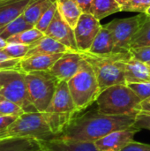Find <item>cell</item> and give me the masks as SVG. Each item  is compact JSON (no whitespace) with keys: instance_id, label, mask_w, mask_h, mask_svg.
I'll return each instance as SVG.
<instances>
[{"instance_id":"cell-43","label":"cell","mask_w":150,"mask_h":151,"mask_svg":"<svg viewBox=\"0 0 150 151\" xmlns=\"http://www.w3.org/2000/svg\"><path fill=\"white\" fill-rule=\"evenodd\" d=\"M145 113H148V112H145ZM149 114H150V113H149Z\"/></svg>"},{"instance_id":"cell-12","label":"cell","mask_w":150,"mask_h":151,"mask_svg":"<svg viewBox=\"0 0 150 151\" xmlns=\"http://www.w3.org/2000/svg\"><path fill=\"white\" fill-rule=\"evenodd\" d=\"M140 130L134 127L117 130L95 142L99 151H120L134 142V135Z\"/></svg>"},{"instance_id":"cell-21","label":"cell","mask_w":150,"mask_h":151,"mask_svg":"<svg viewBox=\"0 0 150 151\" xmlns=\"http://www.w3.org/2000/svg\"><path fill=\"white\" fill-rule=\"evenodd\" d=\"M57 11L63 19L74 29L77 22L83 13L74 0H57Z\"/></svg>"},{"instance_id":"cell-44","label":"cell","mask_w":150,"mask_h":151,"mask_svg":"<svg viewBox=\"0 0 150 151\" xmlns=\"http://www.w3.org/2000/svg\"><path fill=\"white\" fill-rule=\"evenodd\" d=\"M0 89H1V87H0Z\"/></svg>"},{"instance_id":"cell-33","label":"cell","mask_w":150,"mask_h":151,"mask_svg":"<svg viewBox=\"0 0 150 151\" xmlns=\"http://www.w3.org/2000/svg\"><path fill=\"white\" fill-rule=\"evenodd\" d=\"M129 51L132 57L137 60H140L144 63H148L150 61V46L131 49Z\"/></svg>"},{"instance_id":"cell-25","label":"cell","mask_w":150,"mask_h":151,"mask_svg":"<svg viewBox=\"0 0 150 151\" xmlns=\"http://www.w3.org/2000/svg\"><path fill=\"white\" fill-rule=\"evenodd\" d=\"M44 35H45L42 32L36 29L35 27H33L31 29L12 35L11 37L8 38L6 41L8 43H19L25 45H32L34 42L42 38Z\"/></svg>"},{"instance_id":"cell-20","label":"cell","mask_w":150,"mask_h":151,"mask_svg":"<svg viewBox=\"0 0 150 151\" xmlns=\"http://www.w3.org/2000/svg\"><path fill=\"white\" fill-rule=\"evenodd\" d=\"M41 149L39 141L30 138H0V151H37Z\"/></svg>"},{"instance_id":"cell-27","label":"cell","mask_w":150,"mask_h":151,"mask_svg":"<svg viewBox=\"0 0 150 151\" xmlns=\"http://www.w3.org/2000/svg\"><path fill=\"white\" fill-rule=\"evenodd\" d=\"M23 113H25V111L22 110L20 106H19L17 104L13 103L12 101L0 95V114L1 115L19 117Z\"/></svg>"},{"instance_id":"cell-40","label":"cell","mask_w":150,"mask_h":151,"mask_svg":"<svg viewBox=\"0 0 150 151\" xmlns=\"http://www.w3.org/2000/svg\"><path fill=\"white\" fill-rule=\"evenodd\" d=\"M115 1H116V2H117V3H118V4L122 5V4H124L125 2H126L127 0H115Z\"/></svg>"},{"instance_id":"cell-30","label":"cell","mask_w":150,"mask_h":151,"mask_svg":"<svg viewBox=\"0 0 150 151\" xmlns=\"http://www.w3.org/2000/svg\"><path fill=\"white\" fill-rule=\"evenodd\" d=\"M30 50V45L19 44V43H8L7 46L3 50L10 58L22 59L26 57L27 53Z\"/></svg>"},{"instance_id":"cell-45","label":"cell","mask_w":150,"mask_h":151,"mask_svg":"<svg viewBox=\"0 0 150 151\" xmlns=\"http://www.w3.org/2000/svg\"><path fill=\"white\" fill-rule=\"evenodd\" d=\"M0 115H1V114H0Z\"/></svg>"},{"instance_id":"cell-10","label":"cell","mask_w":150,"mask_h":151,"mask_svg":"<svg viewBox=\"0 0 150 151\" xmlns=\"http://www.w3.org/2000/svg\"><path fill=\"white\" fill-rule=\"evenodd\" d=\"M101 27L102 25L100 20L95 19L92 14H81L76 27H74L75 40L79 52L84 53L89 50Z\"/></svg>"},{"instance_id":"cell-5","label":"cell","mask_w":150,"mask_h":151,"mask_svg":"<svg viewBox=\"0 0 150 151\" xmlns=\"http://www.w3.org/2000/svg\"><path fill=\"white\" fill-rule=\"evenodd\" d=\"M67 82L79 112L83 111L95 103L101 93L95 73L91 65L84 58L78 73Z\"/></svg>"},{"instance_id":"cell-17","label":"cell","mask_w":150,"mask_h":151,"mask_svg":"<svg viewBox=\"0 0 150 151\" xmlns=\"http://www.w3.org/2000/svg\"><path fill=\"white\" fill-rule=\"evenodd\" d=\"M126 81L127 83L150 82V65L131 58L126 64Z\"/></svg>"},{"instance_id":"cell-38","label":"cell","mask_w":150,"mask_h":151,"mask_svg":"<svg viewBox=\"0 0 150 151\" xmlns=\"http://www.w3.org/2000/svg\"><path fill=\"white\" fill-rule=\"evenodd\" d=\"M140 112L150 113V96L149 98L141 101V103L140 104Z\"/></svg>"},{"instance_id":"cell-14","label":"cell","mask_w":150,"mask_h":151,"mask_svg":"<svg viewBox=\"0 0 150 151\" xmlns=\"http://www.w3.org/2000/svg\"><path fill=\"white\" fill-rule=\"evenodd\" d=\"M64 54L65 53L39 54L23 58L19 64V69L25 73L38 71H49Z\"/></svg>"},{"instance_id":"cell-34","label":"cell","mask_w":150,"mask_h":151,"mask_svg":"<svg viewBox=\"0 0 150 151\" xmlns=\"http://www.w3.org/2000/svg\"><path fill=\"white\" fill-rule=\"evenodd\" d=\"M133 127L139 130L149 129L150 131V114L145 112H139L135 117Z\"/></svg>"},{"instance_id":"cell-23","label":"cell","mask_w":150,"mask_h":151,"mask_svg":"<svg viewBox=\"0 0 150 151\" xmlns=\"http://www.w3.org/2000/svg\"><path fill=\"white\" fill-rule=\"evenodd\" d=\"M55 1L56 0H31L23 16L29 24L34 27L41 16Z\"/></svg>"},{"instance_id":"cell-35","label":"cell","mask_w":150,"mask_h":151,"mask_svg":"<svg viewBox=\"0 0 150 151\" xmlns=\"http://www.w3.org/2000/svg\"><path fill=\"white\" fill-rule=\"evenodd\" d=\"M120 151H150V144L133 142Z\"/></svg>"},{"instance_id":"cell-8","label":"cell","mask_w":150,"mask_h":151,"mask_svg":"<svg viewBox=\"0 0 150 151\" xmlns=\"http://www.w3.org/2000/svg\"><path fill=\"white\" fill-rule=\"evenodd\" d=\"M30 100L38 112H44L52 100L59 81L49 71L26 73Z\"/></svg>"},{"instance_id":"cell-2","label":"cell","mask_w":150,"mask_h":151,"mask_svg":"<svg viewBox=\"0 0 150 151\" xmlns=\"http://www.w3.org/2000/svg\"><path fill=\"white\" fill-rule=\"evenodd\" d=\"M80 54L93 67L101 92L111 86L126 85V64L132 58L130 51L107 56H97L88 52Z\"/></svg>"},{"instance_id":"cell-18","label":"cell","mask_w":150,"mask_h":151,"mask_svg":"<svg viewBox=\"0 0 150 151\" xmlns=\"http://www.w3.org/2000/svg\"><path fill=\"white\" fill-rule=\"evenodd\" d=\"M70 51L71 50L64 44L60 43L51 37L44 35L42 38L39 39L32 45H30V50H28L25 58L39 54H57L66 53Z\"/></svg>"},{"instance_id":"cell-15","label":"cell","mask_w":150,"mask_h":151,"mask_svg":"<svg viewBox=\"0 0 150 151\" xmlns=\"http://www.w3.org/2000/svg\"><path fill=\"white\" fill-rule=\"evenodd\" d=\"M45 151H99L94 142L65 140L55 137L49 141H39Z\"/></svg>"},{"instance_id":"cell-42","label":"cell","mask_w":150,"mask_h":151,"mask_svg":"<svg viewBox=\"0 0 150 151\" xmlns=\"http://www.w3.org/2000/svg\"><path fill=\"white\" fill-rule=\"evenodd\" d=\"M37 151H45V150H43V149H42V148H41V149H40V150H37Z\"/></svg>"},{"instance_id":"cell-6","label":"cell","mask_w":150,"mask_h":151,"mask_svg":"<svg viewBox=\"0 0 150 151\" xmlns=\"http://www.w3.org/2000/svg\"><path fill=\"white\" fill-rule=\"evenodd\" d=\"M20 137L37 141H49L56 137L42 112H25L18 117L4 131L0 138Z\"/></svg>"},{"instance_id":"cell-1","label":"cell","mask_w":150,"mask_h":151,"mask_svg":"<svg viewBox=\"0 0 150 151\" xmlns=\"http://www.w3.org/2000/svg\"><path fill=\"white\" fill-rule=\"evenodd\" d=\"M136 115L111 116L92 110L78 115L58 138L71 141L95 142L105 135L117 131L133 127Z\"/></svg>"},{"instance_id":"cell-24","label":"cell","mask_w":150,"mask_h":151,"mask_svg":"<svg viewBox=\"0 0 150 151\" xmlns=\"http://www.w3.org/2000/svg\"><path fill=\"white\" fill-rule=\"evenodd\" d=\"M34 27L33 25L29 24L25 17L20 15L14 20L9 22L8 24L4 25V27H0V38L4 40H7L8 38L11 37L12 35H15L19 33H21L23 31L28 30Z\"/></svg>"},{"instance_id":"cell-16","label":"cell","mask_w":150,"mask_h":151,"mask_svg":"<svg viewBox=\"0 0 150 151\" xmlns=\"http://www.w3.org/2000/svg\"><path fill=\"white\" fill-rule=\"evenodd\" d=\"M31 0H0V27L22 15Z\"/></svg>"},{"instance_id":"cell-39","label":"cell","mask_w":150,"mask_h":151,"mask_svg":"<svg viewBox=\"0 0 150 151\" xmlns=\"http://www.w3.org/2000/svg\"><path fill=\"white\" fill-rule=\"evenodd\" d=\"M8 42L6 40H4L2 38H0V50H3L6 46H7Z\"/></svg>"},{"instance_id":"cell-36","label":"cell","mask_w":150,"mask_h":151,"mask_svg":"<svg viewBox=\"0 0 150 151\" xmlns=\"http://www.w3.org/2000/svg\"><path fill=\"white\" fill-rule=\"evenodd\" d=\"M18 117L0 115V132L4 131L11 124H12Z\"/></svg>"},{"instance_id":"cell-11","label":"cell","mask_w":150,"mask_h":151,"mask_svg":"<svg viewBox=\"0 0 150 151\" xmlns=\"http://www.w3.org/2000/svg\"><path fill=\"white\" fill-rule=\"evenodd\" d=\"M44 35L64 44L71 51L79 52L75 40L74 29L63 19L58 11H57L53 20L44 32Z\"/></svg>"},{"instance_id":"cell-37","label":"cell","mask_w":150,"mask_h":151,"mask_svg":"<svg viewBox=\"0 0 150 151\" xmlns=\"http://www.w3.org/2000/svg\"><path fill=\"white\" fill-rule=\"evenodd\" d=\"M80 7L83 13H90L91 4L93 0H74Z\"/></svg>"},{"instance_id":"cell-29","label":"cell","mask_w":150,"mask_h":151,"mask_svg":"<svg viewBox=\"0 0 150 151\" xmlns=\"http://www.w3.org/2000/svg\"><path fill=\"white\" fill-rule=\"evenodd\" d=\"M150 7V0H127L121 5V12L145 13Z\"/></svg>"},{"instance_id":"cell-3","label":"cell","mask_w":150,"mask_h":151,"mask_svg":"<svg viewBox=\"0 0 150 151\" xmlns=\"http://www.w3.org/2000/svg\"><path fill=\"white\" fill-rule=\"evenodd\" d=\"M79 113L71 96L68 82L59 81L52 100L43 112L56 137L65 130Z\"/></svg>"},{"instance_id":"cell-32","label":"cell","mask_w":150,"mask_h":151,"mask_svg":"<svg viewBox=\"0 0 150 151\" xmlns=\"http://www.w3.org/2000/svg\"><path fill=\"white\" fill-rule=\"evenodd\" d=\"M20 60L19 58H11L5 52L0 50V70L19 69Z\"/></svg>"},{"instance_id":"cell-41","label":"cell","mask_w":150,"mask_h":151,"mask_svg":"<svg viewBox=\"0 0 150 151\" xmlns=\"http://www.w3.org/2000/svg\"><path fill=\"white\" fill-rule=\"evenodd\" d=\"M145 14H146V15H147L149 18H150V7H149V8H148V10L146 11Z\"/></svg>"},{"instance_id":"cell-19","label":"cell","mask_w":150,"mask_h":151,"mask_svg":"<svg viewBox=\"0 0 150 151\" xmlns=\"http://www.w3.org/2000/svg\"><path fill=\"white\" fill-rule=\"evenodd\" d=\"M88 52L97 56H107L116 53L111 34L104 25H102L99 33L95 36Z\"/></svg>"},{"instance_id":"cell-28","label":"cell","mask_w":150,"mask_h":151,"mask_svg":"<svg viewBox=\"0 0 150 151\" xmlns=\"http://www.w3.org/2000/svg\"><path fill=\"white\" fill-rule=\"evenodd\" d=\"M57 11V0L44 12V13L41 16L37 23L35 24L34 27L41 32L44 34V32L47 30L49 26L50 25L51 21L53 20L55 14Z\"/></svg>"},{"instance_id":"cell-31","label":"cell","mask_w":150,"mask_h":151,"mask_svg":"<svg viewBox=\"0 0 150 151\" xmlns=\"http://www.w3.org/2000/svg\"><path fill=\"white\" fill-rule=\"evenodd\" d=\"M126 85L140 97L141 101L150 96V82L127 83Z\"/></svg>"},{"instance_id":"cell-26","label":"cell","mask_w":150,"mask_h":151,"mask_svg":"<svg viewBox=\"0 0 150 151\" xmlns=\"http://www.w3.org/2000/svg\"><path fill=\"white\" fill-rule=\"evenodd\" d=\"M146 46H150V18L144 22L133 35L130 42V50Z\"/></svg>"},{"instance_id":"cell-7","label":"cell","mask_w":150,"mask_h":151,"mask_svg":"<svg viewBox=\"0 0 150 151\" xmlns=\"http://www.w3.org/2000/svg\"><path fill=\"white\" fill-rule=\"evenodd\" d=\"M0 95L17 104L25 112H37L29 97L24 72L19 69L0 70Z\"/></svg>"},{"instance_id":"cell-22","label":"cell","mask_w":150,"mask_h":151,"mask_svg":"<svg viewBox=\"0 0 150 151\" xmlns=\"http://www.w3.org/2000/svg\"><path fill=\"white\" fill-rule=\"evenodd\" d=\"M121 12V5L115 0H93L90 8V14H92L98 20Z\"/></svg>"},{"instance_id":"cell-13","label":"cell","mask_w":150,"mask_h":151,"mask_svg":"<svg viewBox=\"0 0 150 151\" xmlns=\"http://www.w3.org/2000/svg\"><path fill=\"white\" fill-rule=\"evenodd\" d=\"M83 57L80 52H66L65 53L49 70L58 81H68L79 71Z\"/></svg>"},{"instance_id":"cell-9","label":"cell","mask_w":150,"mask_h":151,"mask_svg":"<svg viewBox=\"0 0 150 151\" xmlns=\"http://www.w3.org/2000/svg\"><path fill=\"white\" fill-rule=\"evenodd\" d=\"M148 19L145 13H140L131 18L115 19L104 25L111 34L116 53L129 52L133 35Z\"/></svg>"},{"instance_id":"cell-4","label":"cell","mask_w":150,"mask_h":151,"mask_svg":"<svg viewBox=\"0 0 150 151\" xmlns=\"http://www.w3.org/2000/svg\"><path fill=\"white\" fill-rule=\"evenodd\" d=\"M95 103L100 112L122 116L137 115L141 100L127 85H115L102 91Z\"/></svg>"}]
</instances>
